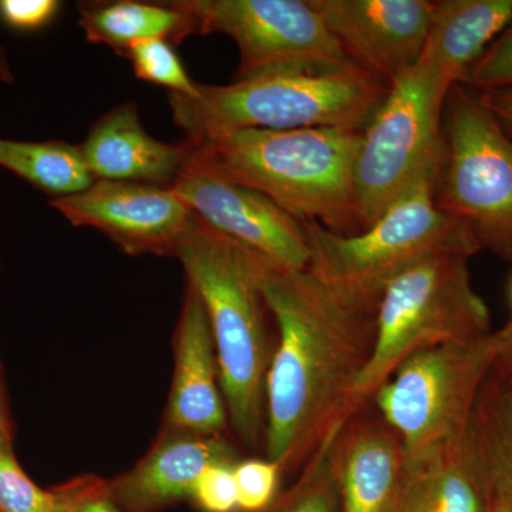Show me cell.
<instances>
[{"mask_svg": "<svg viewBox=\"0 0 512 512\" xmlns=\"http://www.w3.org/2000/svg\"><path fill=\"white\" fill-rule=\"evenodd\" d=\"M261 284L278 330L265 386V458L301 471L352 416L372 355L376 312L343 301L308 269L262 259Z\"/></svg>", "mask_w": 512, "mask_h": 512, "instance_id": "1", "label": "cell"}, {"mask_svg": "<svg viewBox=\"0 0 512 512\" xmlns=\"http://www.w3.org/2000/svg\"><path fill=\"white\" fill-rule=\"evenodd\" d=\"M174 258L207 312L229 426L245 447H264L266 376L275 348L261 284L264 256L194 214Z\"/></svg>", "mask_w": 512, "mask_h": 512, "instance_id": "2", "label": "cell"}, {"mask_svg": "<svg viewBox=\"0 0 512 512\" xmlns=\"http://www.w3.org/2000/svg\"><path fill=\"white\" fill-rule=\"evenodd\" d=\"M362 133L338 128L229 131L195 141L190 163L261 192L296 220L356 235L363 231L355 192Z\"/></svg>", "mask_w": 512, "mask_h": 512, "instance_id": "3", "label": "cell"}, {"mask_svg": "<svg viewBox=\"0 0 512 512\" xmlns=\"http://www.w3.org/2000/svg\"><path fill=\"white\" fill-rule=\"evenodd\" d=\"M383 80L356 66L326 73H278L198 83L197 96L168 94L175 126L204 140L237 130L338 128L363 131L389 94Z\"/></svg>", "mask_w": 512, "mask_h": 512, "instance_id": "4", "label": "cell"}, {"mask_svg": "<svg viewBox=\"0 0 512 512\" xmlns=\"http://www.w3.org/2000/svg\"><path fill=\"white\" fill-rule=\"evenodd\" d=\"M436 175L420 178L360 234L305 222L308 271L343 301L376 312L387 286L413 266L440 255H476L481 248L470 229L437 207Z\"/></svg>", "mask_w": 512, "mask_h": 512, "instance_id": "5", "label": "cell"}, {"mask_svg": "<svg viewBox=\"0 0 512 512\" xmlns=\"http://www.w3.org/2000/svg\"><path fill=\"white\" fill-rule=\"evenodd\" d=\"M512 338V322L481 338L421 350L373 394L403 441L406 460L431 456L467 433L478 397Z\"/></svg>", "mask_w": 512, "mask_h": 512, "instance_id": "6", "label": "cell"}, {"mask_svg": "<svg viewBox=\"0 0 512 512\" xmlns=\"http://www.w3.org/2000/svg\"><path fill=\"white\" fill-rule=\"evenodd\" d=\"M470 258L446 254L427 259L387 286L377 305L372 355L353 389L355 412L407 357L493 332L490 309L471 282Z\"/></svg>", "mask_w": 512, "mask_h": 512, "instance_id": "7", "label": "cell"}, {"mask_svg": "<svg viewBox=\"0 0 512 512\" xmlns=\"http://www.w3.org/2000/svg\"><path fill=\"white\" fill-rule=\"evenodd\" d=\"M441 134L437 207L463 222L481 249L512 262V137L463 84L448 93Z\"/></svg>", "mask_w": 512, "mask_h": 512, "instance_id": "8", "label": "cell"}, {"mask_svg": "<svg viewBox=\"0 0 512 512\" xmlns=\"http://www.w3.org/2000/svg\"><path fill=\"white\" fill-rule=\"evenodd\" d=\"M443 111L419 67L400 74L362 133L355 164L363 231L424 175L437 174L443 153Z\"/></svg>", "mask_w": 512, "mask_h": 512, "instance_id": "9", "label": "cell"}, {"mask_svg": "<svg viewBox=\"0 0 512 512\" xmlns=\"http://www.w3.org/2000/svg\"><path fill=\"white\" fill-rule=\"evenodd\" d=\"M200 35L222 33L239 52L235 80L355 66L309 0H175Z\"/></svg>", "mask_w": 512, "mask_h": 512, "instance_id": "10", "label": "cell"}, {"mask_svg": "<svg viewBox=\"0 0 512 512\" xmlns=\"http://www.w3.org/2000/svg\"><path fill=\"white\" fill-rule=\"evenodd\" d=\"M50 205L74 227L99 229L133 256H174L194 215L171 187L106 180Z\"/></svg>", "mask_w": 512, "mask_h": 512, "instance_id": "11", "label": "cell"}, {"mask_svg": "<svg viewBox=\"0 0 512 512\" xmlns=\"http://www.w3.org/2000/svg\"><path fill=\"white\" fill-rule=\"evenodd\" d=\"M173 190L211 228L285 269H308L311 252L305 222L261 192L194 164L178 175Z\"/></svg>", "mask_w": 512, "mask_h": 512, "instance_id": "12", "label": "cell"}, {"mask_svg": "<svg viewBox=\"0 0 512 512\" xmlns=\"http://www.w3.org/2000/svg\"><path fill=\"white\" fill-rule=\"evenodd\" d=\"M350 62L384 83L419 62L436 2L309 0Z\"/></svg>", "mask_w": 512, "mask_h": 512, "instance_id": "13", "label": "cell"}, {"mask_svg": "<svg viewBox=\"0 0 512 512\" xmlns=\"http://www.w3.org/2000/svg\"><path fill=\"white\" fill-rule=\"evenodd\" d=\"M238 461L237 448L225 436L163 426L144 457L109 480L111 497L124 512H157L191 498L205 468Z\"/></svg>", "mask_w": 512, "mask_h": 512, "instance_id": "14", "label": "cell"}, {"mask_svg": "<svg viewBox=\"0 0 512 512\" xmlns=\"http://www.w3.org/2000/svg\"><path fill=\"white\" fill-rule=\"evenodd\" d=\"M174 376L164 426L222 437L229 420L217 352L200 295L187 285L174 333Z\"/></svg>", "mask_w": 512, "mask_h": 512, "instance_id": "15", "label": "cell"}, {"mask_svg": "<svg viewBox=\"0 0 512 512\" xmlns=\"http://www.w3.org/2000/svg\"><path fill=\"white\" fill-rule=\"evenodd\" d=\"M406 454L397 431L372 403L353 412L333 440L340 512H390Z\"/></svg>", "mask_w": 512, "mask_h": 512, "instance_id": "16", "label": "cell"}, {"mask_svg": "<svg viewBox=\"0 0 512 512\" xmlns=\"http://www.w3.org/2000/svg\"><path fill=\"white\" fill-rule=\"evenodd\" d=\"M197 144L163 143L144 130L136 101L114 107L90 128L80 144L84 163L96 180L173 187Z\"/></svg>", "mask_w": 512, "mask_h": 512, "instance_id": "17", "label": "cell"}, {"mask_svg": "<svg viewBox=\"0 0 512 512\" xmlns=\"http://www.w3.org/2000/svg\"><path fill=\"white\" fill-rule=\"evenodd\" d=\"M512 22V0L436 2L419 67L434 103L444 110L448 93Z\"/></svg>", "mask_w": 512, "mask_h": 512, "instance_id": "18", "label": "cell"}, {"mask_svg": "<svg viewBox=\"0 0 512 512\" xmlns=\"http://www.w3.org/2000/svg\"><path fill=\"white\" fill-rule=\"evenodd\" d=\"M490 478L473 421L453 446L406 460L390 512H488Z\"/></svg>", "mask_w": 512, "mask_h": 512, "instance_id": "19", "label": "cell"}, {"mask_svg": "<svg viewBox=\"0 0 512 512\" xmlns=\"http://www.w3.org/2000/svg\"><path fill=\"white\" fill-rule=\"evenodd\" d=\"M79 25L86 39L94 45L109 46L123 56L131 46L146 40H165L173 46L198 33L190 13L177 2H111L77 3Z\"/></svg>", "mask_w": 512, "mask_h": 512, "instance_id": "20", "label": "cell"}, {"mask_svg": "<svg viewBox=\"0 0 512 512\" xmlns=\"http://www.w3.org/2000/svg\"><path fill=\"white\" fill-rule=\"evenodd\" d=\"M0 167L55 198L87 190L96 178L80 146L62 140L16 141L0 138Z\"/></svg>", "mask_w": 512, "mask_h": 512, "instance_id": "21", "label": "cell"}, {"mask_svg": "<svg viewBox=\"0 0 512 512\" xmlns=\"http://www.w3.org/2000/svg\"><path fill=\"white\" fill-rule=\"evenodd\" d=\"M488 476L512 493V383L495 366L473 416Z\"/></svg>", "mask_w": 512, "mask_h": 512, "instance_id": "22", "label": "cell"}, {"mask_svg": "<svg viewBox=\"0 0 512 512\" xmlns=\"http://www.w3.org/2000/svg\"><path fill=\"white\" fill-rule=\"evenodd\" d=\"M339 429L301 468L293 484L276 495L274 503L262 512H340L333 468V440Z\"/></svg>", "mask_w": 512, "mask_h": 512, "instance_id": "23", "label": "cell"}, {"mask_svg": "<svg viewBox=\"0 0 512 512\" xmlns=\"http://www.w3.org/2000/svg\"><path fill=\"white\" fill-rule=\"evenodd\" d=\"M123 56L130 60L138 79L167 87L170 93L197 96L198 83L188 76L183 60L171 43L160 39L146 40L131 46Z\"/></svg>", "mask_w": 512, "mask_h": 512, "instance_id": "24", "label": "cell"}, {"mask_svg": "<svg viewBox=\"0 0 512 512\" xmlns=\"http://www.w3.org/2000/svg\"><path fill=\"white\" fill-rule=\"evenodd\" d=\"M0 512H56L52 491L30 480L13 450V436H0Z\"/></svg>", "mask_w": 512, "mask_h": 512, "instance_id": "25", "label": "cell"}, {"mask_svg": "<svg viewBox=\"0 0 512 512\" xmlns=\"http://www.w3.org/2000/svg\"><path fill=\"white\" fill-rule=\"evenodd\" d=\"M458 84L476 93L512 89V22Z\"/></svg>", "mask_w": 512, "mask_h": 512, "instance_id": "26", "label": "cell"}, {"mask_svg": "<svg viewBox=\"0 0 512 512\" xmlns=\"http://www.w3.org/2000/svg\"><path fill=\"white\" fill-rule=\"evenodd\" d=\"M282 470L268 458H248L235 464L239 511L262 512L278 495Z\"/></svg>", "mask_w": 512, "mask_h": 512, "instance_id": "27", "label": "cell"}, {"mask_svg": "<svg viewBox=\"0 0 512 512\" xmlns=\"http://www.w3.org/2000/svg\"><path fill=\"white\" fill-rule=\"evenodd\" d=\"M56 512H124L113 500L109 480L93 474L52 488Z\"/></svg>", "mask_w": 512, "mask_h": 512, "instance_id": "28", "label": "cell"}, {"mask_svg": "<svg viewBox=\"0 0 512 512\" xmlns=\"http://www.w3.org/2000/svg\"><path fill=\"white\" fill-rule=\"evenodd\" d=\"M191 498L205 512L239 511L235 464H214L205 468Z\"/></svg>", "mask_w": 512, "mask_h": 512, "instance_id": "29", "label": "cell"}, {"mask_svg": "<svg viewBox=\"0 0 512 512\" xmlns=\"http://www.w3.org/2000/svg\"><path fill=\"white\" fill-rule=\"evenodd\" d=\"M59 0H0V23L16 33H36L59 16Z\"/></svg>", "mask_w": 512, "mask_h": 512, "instance_id": "30", "label": "cell"}, {"mask_svg": "<svg viewBox=\"0 0 512 512\" xmlns=\"http://www.w3.org/2000/svg\"><path fill=\"white\" fill-rule=\"evenodd\" d=\"M477 94L488 110L494 114L498 123L512 137V89Z\"/></svg>", "mask_w": 512, "mask_h": 512, "instance_id": "31", "label": "cell"}, {"mask_svg": "<svg viewBox=\"0 0 512 512\" xmlns=\"http://www.w3.org/2000/svg\"><path fill=\"white\" fill-rule=\"evenodd\" d=\"M488 471V470H487ZM490 503L488 512H512V493L505 485L490 476Z\"/></svg>", "mask_w": 512, "mask_h": 512, "instance_id": "32", "label": "cell"}, {"mask_svg": "<svg viewBox=\"0 0 512 512\" xmlns=\"http://www.w3.org/2000/svg\"><path fill=\"white\" fill-rule=\"evenodd\" d=\"M0 271H2V262H0ZM9 434H12V423H10L8 400H6L2 367H0V436H9Z\"/></svg>", "mask_w": 512, "mask_h": 512, "instance_id": "33", "label": "cell"}, {"mask_svg": "<svg viewBox=\"0 0 512 512\" xmlns=\"http://www.w3.org/2000/svg\"><path fill=\"white\" fill-rule=\"evenodd\" d=\"M0 80L6 84L15 83V74L10 67L8 53L2 45H0Z\"/></svg>", "mask_w": 512, "mask_h": 512, "instance_id": "34", "label": "cell"}, {"mask_svg": "<svg viewBox=\"0 0 512 512\" xmlns=\"http://www.w3.org/2000/svg\"><path fill=\"white\" fill-rule=\"evenodd\" d=\"M497 370L505 377V379L510 380L512 383V338L510 345L505 349L504 355L501 356L500 362H498Z\"/></svg>", "mask_w": 512, "mask_h": 512, "instance_id": "35", "label": "cell"}, {"mask_svg": "<svg viewBox=\"0 0 512 512\" xmlns=\"http://www.w3.org/2000/svg\"><path fill=\"white\" fill-rule=\"evenodd\" d=\"M510 295H511V305H512V284H511V291H510Z\"/></svg>", "mask_w": 512, "mask_h": 512, "instance_id": "36", "label": "cell"}]
</instances>
